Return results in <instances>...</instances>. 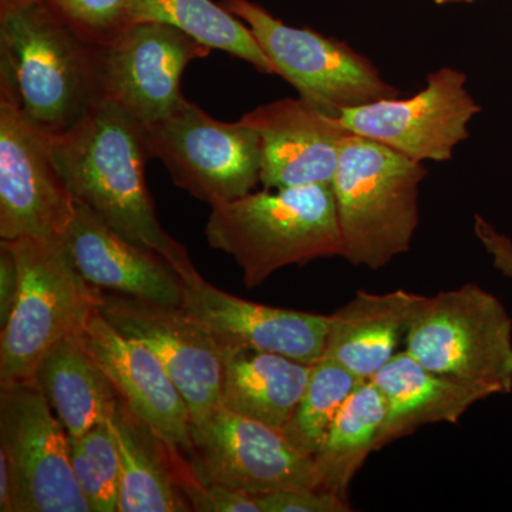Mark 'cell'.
<instances>
[{
	"label": "cell",
	"instance_id": "1",
	"mask_svg": "<svg viewBox=\"0 0 512 512\" xmlns=\"http://www.w3.org/2000/svg\"><path fill=\"white\" fill-rule=\"evenodd\" d=\"M53 154L74 200L128 241L163 256L178 275L197 271L187 249L158 221L146 183V164L153 157L140 121L99 99L79 123L53 137Z\"/></svg>",
	"mask_w": 512,
	"mask_h": 512
},
{
	"label": "cell",
	"instance_id": "2",
	"mask_svg": "<svg viewBox=\"0 0 512 512\" xmlns=\"http://www.w3.org/2000/svg\"><path fill=\"white\" fill-rule=\"evenodd\" d=\"M0 93L56 137L100 99L99 47L76 35L45 0L0 6Z\"/></svg>",
	"mask_w": 512,
	"mask_h": 512
},
{
	"label": "cell",
	"instance_id": "3",
	"mask_svg": "<svg viewBox=\"0 0 512 512\" xmlns=\"http://www.w3.org/2000/svg\"><path fill=\"white\" fill-rule=\"evenodd\" d=\"M208 245L235 259L244 284L255 288L279 269L343 256L332 185L249 192L211 205Z\"/></svg>",
	"mask_w": 512,
	"mask_h": 512
},
{
	"label": "cell",
	"instance_id": "4",
	"mask_svg": "<svg viewBox=\"0 0 512 512\" xmlns=\"http://www.w3.org/2000/svg\"><path fill=\"white\" fill-rule=\"evenodd\" d=\"M423 163L392 148L349 134L332 181L343 256L353 266L379 271L412 247L420 224Z\"/></svg>",
	"mask_w": 512,
	"mask_h": 512
},
{
	"label": "cell",
	"instance_id": "5",
	"mask_svg": "<svg viewBox=\"0 0 512 512\" xmlns=\"http://www.w3.org/2000/svg\"><path fill=\"white\" fill-rule=\"evenodd\" d=\"M3 242L15 254L20 281L15 308L0 333V386L32 383L47 353L82 333L100 311L104 293L77 271L64 239Z\"/></svg>",
	"mask_w": 512,
	"mask_h": 512
},
{
	"label": "cell",
	"instance_id": "6",
	"mask_svg": "<svg viewBox=\"0 0 512 512\" xmlns=\"http://www.w3.org/2000/svg\"><path fill=\"white\" fill-rule=\"evenodd\" d=\"M404 350L431 372L512 392V319L476 284L424 296Z\"/></svg>",
	"mask_w": 512,
	"mask_h": 512
},
{
	"label": "cell",
	"instance_id": "7",
	"mask_svg": "<svg viewBox=\"0 0 512 512\" xmlns=\"http://www.w3.org/2000/svg\"><path fill=\"white\" fill-rule=\"evenodd\" d=\"M222 6L251 29L276 76L315 109L339 117L353 107L400 96L375 63L348 43L286 25L251 0H224Z\"/></svg>",
	"mask_w": 512,
	"mask_h": 512
},
{
	"label": "cell",
	"instance_id": "8",
	"mask_svg": "<svg viewBox=\"0 0 512 512\" xmlns=\"http://www.w3.org/2000/svg\"><path fill=\"white\" fill-rule=\"evenodd\" d=\"M151 157L163 161L177 187L214 205L245 197L261 184L258 133L222 123L184 99L164 119L144 126Z\"/></svg>",
	"mask_w": 512,
	"mask_h": 512
},
{
	"label": "cell",
	"instance_id": "9",
	"mask_svg": "<svg viewBox=\"0 0 512 512\" xmlns=\"http://www.w3.org/2000/svg\"><path fill=\"white\" fill-rule=\"evenodd\" d=\"M0 453L15 512H92L74 476L69 434L33 382L0 386Z\"/></svg>",
	"mask_w": 512,
	"mask_h": 512
},
{
	"label": "cell",
	"instance_id": "10",
	"mask_svg": "<svg viewBox=\"0 0 512 512\" xmlns=\"http://www.w3.org/2000/svg\"><path fill=\"white\" fill-rule=\"evenodd\" d=\"M76 211L53 137L0 93V238L63 239Z\"/></svg>",
	"mask_w": 512,
	"mask_h": 512
},
{
	"label": "cell",
	"instance_id": "11",
	"mask_svg": "<svg viewBox=\"0 0 512 512\" xmlns=\"http://www.w3.org/2000/svg\"><path fill=\"white\" fill-rule=\"evenodd\" d=\"M481 111L467 87V74L440 67L412 97H392L342 111L340 123L356 136L392 148L417 163H446L470 137Z\"/></svg>",
	"mask_w": 512,
	"mask_h": 512
},
{
	"label": "cell",
	"instance_id": "12",
	"mask_svg": "<svg viewBox=\"0 0 512 512\" xmlns=\"http://www.w3.org/2000/svg\"><path fill=\"white\" fill-rule=\"evenodd\" d=\"M192 471L205 484H220L259 495L315 488L313 457L292 446L275 427L218 407L191 424Z\"/></svg>",
	"mask_w": 512,
	"mask_h": 512
},
{
	"label": "cell",
	"instance_id": "13",
	"mask_svg": "<svg viewBox=\"0 0 512 512\" xmlns=\"http://www.w3.org/2000/svg\"><path fill=\"white\" fill-rule=\"evenodd\" d=\"M210 53L167 23H133L99 47L100 99L113 101L143 126L156 123L184 99L181 77L188 64Z\"/></svg>",
	"mask_w": 512,
	"mask_h": 512
},
{
	"label": "cell",
	"instance_id": "14",
	"mask_svg": "<svg viewBox=\"0 0 512 512\" xmlns=\"http://www.w3.org/2000/svg\"><path fill=\"white\" fill-rule=\"evenodd\" d=\"M100 313L114 329L153 350L183 394L191 424L221 406V348L183 306L104 292Z\"/></svg>",
	"mask_w": 512,
	"mask_h": 512
},
{
	"label": "cell",
	"instance_id": "15",
	"mask_svg": "<svg viewBox=\"0 0 512 512\" xmlns=\"http://www.w3.org/2000/svg\"><path fill=\"white\" fill-rule=\"evenodd\" d=\"M181 279V306L211 333L220 348L264 350L308 365L323 356L329 315L275 308L229 295L205 281L198 271Z\"/></svg>",
	"mask_w": 512,
	"mask_h": 512
},
{
	"label": "cell",
	"instance_id": "16",
	"mask_svg": "<svg viewBox=\"0 0 512 512\" xmlns=\"http://www.w3.org/2000/svg\"><path fill=\"white\" fill-rule=\"evenodd\" d=\"M241 121L261 140V185L266 190L332 184L349 130L339 117L305 100L282 99L249 111Z\"/></svg>",
	"mask_w": 512,
	"mask_h": 512
},
{
	"label": "cell",
	"instance_id": "17",
	"mask_svg": "<svg viewBox=\"0 0 512 512\" xmlns=\"http://www.w3.org/2000/svg\"><path fill=\"white\" fill-rule=\"evenodd\" d=\"M82 336L131 412L168 446L188 457L192 447L190 410L156 353L114 329L100 311L94 313Z\"/></svg>",
	"mask_w": 512,
	"mask_h": 512
},
{
	"label": "cell",
	"instance_id": "18",
	"mask_svg": "<svg viewBox=\"0 0 512 512\" xmlns=\"http://www.w3.org/2000/svg\"><path fill=\"white\" fill-rule=\"evenodd\" d=\"M76 208L63 239L90 285L160 305H183V279L163 256L128 241L82 202L76 201Z\"/></svg>",
	"mask_w": 512,
	"mask_h": 512
},
{
	"label": "cell",
	"instance_id": "19",
	"mask_svg": "<svg viewBox=\"0 0 512 512\" xmlns=\"http://www.w3.org/2000/svg\"><path fill=\"white\" fill-rule=\"evenodd\" d=\"M370 380L386 407L376 451L427 424L457 423L471 406L497 394L484 384L431 372L406 350H400Z\"/></svg>",
	"mask_w": 512,
	"mask_h": 512
},
{
	"label": "cell",
	"instance_id": "20",
	"mask_svg": "<svg viewBox=\"0 0 512 512\" xmlns=\"http://www.w3.org/2000/svg\"><path fill=\"white\" fill-rule=\"evenodd\" d=\"M423 295L397 289L370 293L360 289L329 315L323 356L360 380L372 379L404 345Z\"/></svg>",
	"mask_w": 512,
	"mask_h": 512
},
{
	"label": "cell",
	"instance_id": "21",
	"mask_svg": "<svg viewBox=\"0 0 512 512\" xmlns=\"http://www.w3.org/2000/svg\"><path fill=\"white\" fill-rule=\"evenodd\" d=\"M221 404L278 430L291 420L312 365L264 350L221 348Z\"/></svg>",
	"mask_w": 512,
	"mask_h": 512
},
{
	"label": "cell",
	"instance_id": "22",
	"mask_svg": "<svg viewBox=\"0 0 512 512\" xmlns=\"http://www.w3.org/2000/svg\"><path fill=\"white\" fill-rule=\"evenodd\" d=\"M82 333L50 350L33 379L72 439L109 420L120 399Z\"/></svg>",
	"mask_w": 512,
	"mask_h": 512
},
{
	"label": "cell",
	"instance_id": "23",
	"mask_svg": "<svg viewBox=\"0 0 512 512\" xmlns=\"http://www.w3.org/2000/svg\"><path fill=\"white\" fill-rule=\"evenodd\" d=\"M109 423L120 454L117 512L191 511L175 481L173 447L121 399Z\"/></svg>",
	"mask_w": 512,
	"mask_h": 512
},
{
	"label": "cell",
	"instance_id": "24",
	"mask_svg": "<svg viewBox=\"0 0 512 512\" xmlns=\"http://www.w3.org/2000/svg\"><path fill=\"white\" fill-rule=\"evenodd\" d=\"M386 407L382 393L366 380L343 404L318 453L313 456L319 490L349 501L353 478L376 451Z\"/></svg>",
	"mask_w": 512,
	"mask_h": 512
},
{
	"label": "cell",
	"instance_id": "25",
	"mask_svg": "<svg viewBox=\"0 0 512 512\" xmlns=\"http://www.w3.org/2000/svg\"><path fill=\"white\" fill-rule=\"evenodd\" d=\"M160 22L183 30L202 45L244 60L259 73L275 74L251 29L212 0H136L133 23Z\"/></svg>",
	"mask_w": 512,
	"mask_h": 512
},
{
	"label": "cell",
	"instance_id": "26",
	"mask_svg": "<svg viewBox=\"0 0 512 512\" xmlns=\"http://www.w3.org/2000/svg\"><path fill=\"white\" fill-rule=\"evenodd\" d=\"M362 383L346 367L320 357L313 363L305 392L282 430L286 440L306 456H315L343 404Z\"/></svg>",
	"mask_w": 512,
	"mask_h": 512
},
{
	"label": "cell",
	"instance_id": "27",
	"mask_svg": "<svg viewBox=\"0 0 512 512\" xmlns=\"http://www.w3.org/2000/svg\"><path fill=\"white\" fill-rule=\"evenodd\" d=\"M70 460L92 512H116L120 490V454L109 420L80 437H69Z\"/></svg>",
	"mask_w": 512,
	"mask_h": 512
},
{
	"label": "cell",
	"instance_id": "28",
	"mask_svg": "<svg viewBox=\"0 0 512 512\" xmlns=\"http://www.w3.org/2000/svg\"><path fill=\"white\" fill-rule=\"evenodd\" d=\"M60 19L90 45L103 47L133 25L136 0H45Z\"/></svg>",
	"mask_w": 512,
	"mask_h": 512
},
{
	"label": "cell",
	"instance_id": "29",
	"mask_svg": "<svg viewBox=\"0 0 512 512\" xmlns=\"http://www.w3.org/2000/svg\"><path fill=\"white\" fill-rule=\"evenodd\" d=\"M261 512H348L349 501L328 491L293 488L255 495Z\"/></svg>",
	"mask_w": 512,
	"mask_h": 512
},
{
	"label": "cell",
	"instance_id": "30",
	"mask_svg": "<svg viewBox=\"0 0 512 512\" xmlns=\"http://www.w3.org/2000/svg\"><path fill=\"white\" fill-rule=\"evenodd\" d=\"M474 234L490 255L494 268L512 281V239L480 214L474 217Z\"/></svg>",
	"mask_w": 512,
	"mask_h": 512
},
{
	"label": "cell",
	"instance_id": "31",
	"mask_svg": "<svg viewBox=\"0 0 512 512\" xmlns=\"http://www.w3.org/2000/svg\"><path fill=\"white\" fill-rule=\"evenodd\" d=\"M19 266L6 242H0V328L8 323L19 293Z\"/></svg>",
	"mask_w": 512,
	"mask_h": 512
},
{
	"label": "cell",
	"instance_id": "32",
	"mask_svg": "<svg viewBox=\"0 0 512 512\" xmlns=\"http://www.w3.org/2000/svg\"><path fill=\"white\" fill-rule=\"evenodd\" d=\"M0 511L15 512L13 510L12 477L8 460L0 453Z\"/></svg>",
	"mask_w": 512,
	"mask_h": 512
},
{
	"label": "cell",
	"instance_id": "33",
	"mask_svg": "<svg viewBox=\"0 0 512 512\" xmlns=\"http://www.w3.org/2000/svg\"><path fill=\"white\" fill-rule=\"evenodd\" d=\"M437 5H457V3H476L480 0H434Z\"/></svg>",
	"mask_w": 512,
	"mask_h": 512
},
{
	"label": "cell",
	"instance_id": "34",
	"mask_svg": "<svg viewBox=\"0 0 512 512\" xmlns=\"http://www.w3.org/2000/svg\"><path fill=\"white\" fill-rule=\"evenodd\" d=\"M10 2H13V0H0V6L8 5Z\"/></svg>",
	"mask_w": 512,
	"mask_h": 512
}]
</instances>
